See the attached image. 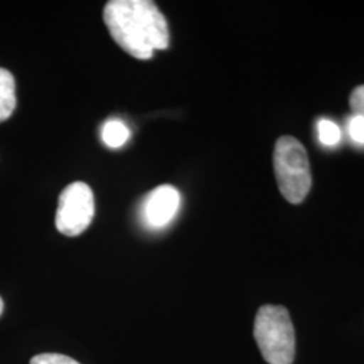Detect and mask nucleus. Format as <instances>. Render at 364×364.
Here are the masks:
<instances>
[{"label": "nucleus", "instance_id": "obj_1", "mask_svg": "<svg viewBox=\"0 0 364 364\" xmlns=\"http://www.w3.org/2000/svg\"><path fill=\"white\" fill-rule=\"evenodd\" d=\"M105 26L117 45L138 60L169 48L166 18L150 0H111L105 7Z\"/></svg>", "mask_w": 364, "mask_h": 364}, {"label": "nucleus", "instance_id": "obj_2", "mask_svg": "<svg viewBox=\"0 0 364 364\" xmlns=\"http://www.w3.org/2000/svg\"><path fill=\"white\" fill-rule=\"evenodd\" d=\"M254 338L269 364H291L296 355V335L287 308L262 306L254 324Z\"/></svg>", "mask_w": 364, "mask_h": 364}, {"label": "nucleus", "instance_id": "obj_3", "mask_svg": "<svg viewBox=\"0 0 364 364\" xmlns=\"http://www.w3.org/2000/svg\"><path fill=\"white\" fill-rule=\"evenodd\" d=\"M274 171L278 188L291 204L305 200L312 186L308 153L296 138L281 136L274 149Z\"/></svg>", "mask_w": 364, "mask_h": 364}, {"label": "nucleus", "instance_id": "obj_4", "mask_svg": "<svg viewBox=\"0 0 364 364\" xmlns=\"http://www.w3.org/2000/svg\"><path fill=\"white\" fill-rule=\"evenodd\" d=\"M95 216V196L85 182L68 185L58 198L55 227L63 235L77 236L82 234Z\"/></svg>", "mask_w": 364, "mask_h": 364}, {"label": "nucleus", "instance_id": "obj_5", "mask_svg": "<svg viewBox=\"0 0 364 364\" xmlns=\"http://www.w3.org/2000/svg\"><path fill=\"white\" fill-rule=\"evenodd\" d=\"M181 193L171 185H161L144 197L141 205V219L149 230H162L178 213Z\"/></svg>", "mask_w": 364, "mask_h": 364}, {"label": "nucleus", "instance_id": "obj_6", "mask_svg": "<svg viewBox=\"0 0 364 364\" xmlns=\"http://www.w3.org/2000/svg\"><path fill=\"white\" fill-rule=\"evenodd\" d=\"M15 78L7 70L0 68V123L13 115L16 107Z\"/></svg>", "mask_w": 364, "mask_h": 364}, {"label": "nucleus", "instance_id": "obj_7", "mask_svg": "<svg viewBox=\"0 0 364 364\" xmlns=\"http://www.w3.org/2000/svg\"><path fill=\"white\" fill-rule=\"evenodd\" d=\"M130 129L117 117L108 119L102 127V141L109 149H119L130 139Z\"/></svg>", "mask_w": 364, "mask_h": 364}, {"label": "nucleus", "instance_id": "obj_8", "mask_svg": "<svg viewBox=\"0 0 364 364\" xmlns=\"http://www.w3.org/2000/svg\"><path fill=\"white\" fill-rule=\"evenodd\" d=\"M317 131H318L320 142L328 147L336 146L341 139V131L338 129V124L333 123L332 120H328V119L318 120Z\"/></svg>", "mask_w": 364, "mask_h": 364}, {"label": "nucleus", "instance_id": "obj_9", "mask_svg": "<svg viewBox=\"0 0 364 364\" xmlns=\"http://www.w3.org/2000/svg\"><path fill=\"white\" fill-rule=\"evenodd\" d=\"M30 364H80L75 359L61 353H39L34 356Z\"/></svg>", "mask_w": 364, "mask_h": 364}, {"label": "nucleus", "instance_id": "obj_10", "mask_svg": "<svg viewBox=\"0 0 364 364\" xmlns=\"http://www.w3.org/2000/svg\"><path fill=\"white\" fill-rule=\"evenodd\" d=\"M348 131L355 144H364V117L353 115L348 123Z\"/></svg>", "mask_w": 364, "mask_h": 364}, {"label": "nucleus", "instance_id": "obj_11", "mask_svg": "<svg viewBox=\"0 0 364 364\" xmlns=\"http://www.w3.org/2000/svg\"><path fill=\"white\" fill-rule=\"evenodd\" d=\"M350 107L353 115L364 117V85L356 87L350 96Z\"/></svg>", "mask_w": 364, "mask_h": 364}, {"label": "nucleus", "instance_id": "obj_12", "mask_svg": "<svg viewBox=\"0 0 364 364\" xmlns=\"http://www.w3.org/2000/svg\"><path fill=\"white\" fill-rule=\"evenodd\" d=\"M3 309H4V304H3V299H0V316L3 313Z\"/></svg>", "mask_w": 364, "mask_h": 364}]
</instances>
